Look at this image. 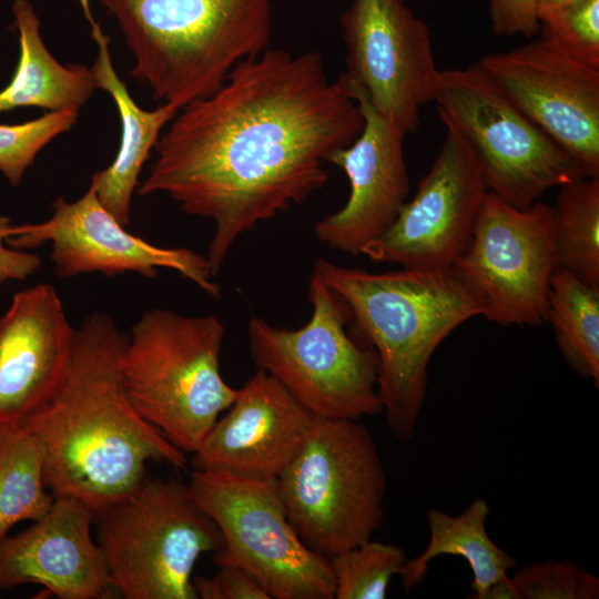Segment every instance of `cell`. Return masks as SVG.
<instances>
[{
    "label": "cell",
    "instance_id": "obj_22",
    "mask_svg": "<svg viewBox=\"0 0 599 599\" xmlns=\"http://www.w3.org/2000/svg\"><path fill=\"white\" fill-rule=\"evenodd\" d=\"M490 507L484 498H477L458 515L438 509L427 511L429 541L415 558L407 559L398 575L406 593L424 581L429 564L441 555L464 558L473 572L468 598L484 599L488 588L508 578V571L517 566L514 557L498 547L488 536L486 520Z\"/></svg>",
    "mask_w": 599,
    "mask_h": 599
},
{
    "label": "cell",
    "instance_id": "obj_18",
    "mask_svg": "<svg viewBox=\"0 0 599 599\" xmlns=\"http://www.w3.org/2000/svg\"><path fill=\"white\" fill-rule=\"evenodd\" d=\"M226 410L193 453V469L277 479L302 448L315 418L258 368Z\"/></svg>",
    "mask_w": 599,
    "mask_h": 599
},
{
    "label": "cell",
    "instance_id": "obj_12",
    "mask_svg": "<svg viewBox=\"0 0 599 599\" xmlns=\"http://www.w3.org/2000/svg\"><path fill=\"white\" fill-rule=\"evenodd\" d=\"M341 27L344 79L405 134L416 132L422 106L434 101L440 71L426 22L404 0H349Z\"/></svg>",
    "mask_w": 599,
    "mask_h": 599
},
{
    "label": "cell",
    "instance_id": "obj_10",
    "mask_svg": "<svg viewBox=\"0 0 599 599\" xmlns=\"http://www.w3.org/2000/svg\"><path fill=\"white\" fill-rule=\"evenodd\" d=\"M434 101L444 125L473 152L487 191L504 202L526 207L546 191L586 177L477 63L439 71Z\"/></svg>",
    "mask_w": 599,
    "mask_h": 599
},
{
    "label": "cell",
    "instance_id": "obj_5",
    "mask_svg": "<svg viewBox=\"0 0 599 599\" xmlns=\"http://www.w3.org/2000/svg\"><path fill=\"white\" fill-rule=\"evenodd\" d=\"M225 335L215 315L144 312L122 349V382L133 407L183 453L193 454L237 389L221 375Z\"/></svg>",
    "mask_w": 599,
    "mask_h": 599
},
{
    "label": "cell",
    "instance_id": "obj_30",
    "mask_svg": "<svg viewBox=\"0 0 599 599\" xmlns=\"http://www.w3.org/2000/svg\"><path fill=\"white\" fill-rule=\"evenodd\" d=\"M212 577L197 576L192 585L202 599H271L245 571L233 566H221Z\"/></svg>",
    "mask_w": 599,
    "mask_h": 599
},
{
    "label": "cell",
    "instance_id": "obj_2",
    "mask_svg": "<svg viewBox=\"0 0 599 599\" xmlns=\"http://www.w3.org/2000/svg\"><path fill=\"white\" fill-rule=\"evenodd\" d=\"M125 341L111 316L84 317L60 389L19 427L43 446L51 494L79 499L92 511L138 486L149 461L187 464L185 453L128 398L120 367Z\"/></svg>",
    "mask_w": 599,
    "mask_h": 599
},
{
    "label": "cell",
    "instance_id": "obj_32",
    "mask_svg": "<svg viewBox=\"0 0 599 599\" xmlns=\"http://www.w3.org/2000/svg\"><path fill=\"white\" fill-rule=\"evenodd\" d=\"M11 227L10 219L0 215V283L27 280L42 264L37 254L7 244Z\"/></svg>",
    "mask_w": 599,
    "mask_h": 599
},
{
    "label": "cell",
    "instance_id": "obj_20",
    "mask_svg": "<svg viewBox=\"0 0 599 599\" xmlns=\"http://www.w3.org/2000/svg\"><path fill=\"white\" fill-rule=\"evenodd\" d=\"M92 37L98 57L91 69L97 88L112 97L121 122V143L113 162L93 174L91 182L101 204L123 225L131 221V201L142 167L165 124L179 109L163 103L154 110L141 109L118 77L111 60L109 38L92 18Z\"/></svg>",
    "mask_w": 599,
    "mask_h": 599
},
{
    "label": "cell",
    "instance_id": "obj_13",
    "mask_svg": "<svg viewBox=\"0 0 599 599\" xmlns=\"http://www.w3.org/2000/svg\"><path fill=\"white\" fill-rule=\"evenodd\" d=\"M48 242L60 277L89 273L154 277L159 268H170L211 297H219L222 291L205 255L185 247L156 246L130 233L101 204L92 182L77 201L58 197L50 219L12 225L7 237L9 246L24 251Z\"/></svg>",
    "mask_w": 599,
    "mask_h": 599
},
{
    "label": "cell",
    "instance_id": "obj_29",
    "mask_svg": "<svg viewBox=\"0 0 599 599\" xmlns=\"http://www.w3.org/2000/svg\"><path fill=\"white\" fill-rule=\"evenodd\" d=\"M541 38L599 68V0H580L540 20Z\"/></svg>",
    "mask_w": 599,
    "mask_h": 599
},
{
    "label": "cell",
    "instance_id": "obj_21",
    "mask_svg": "<svg viewBox=\"0 0 599 599\" xmlns=\"http://www.w3.org/2000/svg\"><path fill=\"white\" fill-rule=\"evenodd\" d=\"M12 11L20 55L12 80L0 91V112L20 106H38L49 112L79 111L97 88L91 69L63 65L51 55L40 33L39 18L28 0H14Z\"/></svg>",
    "mask_w": 599,
    "mask_h": 599
},
{
    "label": "cell",
    "instance_id": "obj_24",
    "mask_svg": "<svg viewBox=\"0 0 599 599\" xmlns=\"http://www.w3.org/2000/svg\"><path fill=\"white\" fill-rule=\"evenodd\" d=\"M552 237L558 268L599 287V177L559 186Z\"/></svg>",
    "mask_w": 599,
    "mask_h": 599
},
{
    "label": "cell",
    "instance_id": "obj_1",
    "mask_svg": "<svg viewBox=\"0 0 599 599\" xmlns=\"http://www.w3.org/2000/svg\"><path fill=\"white\" fill-rule=\"evenodd\" d=\"M363 125L346 83L328 79L319 52L268 48L177 111L138 193H165L184 213L214 222L205 256L216 276L242 234L326 185L324 164Z\"/></svg>",
    "mask_w": 599,
    "mask_h": 599
},
{
    "label": "cell",
    "instance_id": "obj_23",
    "mask_svg": "<svg viewBox=\"0 0 599 599\" xmlns=\"http://www.w3.org/2000/svg\"><path fill=\"white\" fill-rule=\"evenodd\" d=\"M546 321L566 363L599 384V287L558 268L550 283Z\"/></svg>",
    "mask_w": 599,
    "mask_h": 599
},
{
    "label": "cell",
    "instance_id": "obj_28",
    "mask_svg": "<svg viewBox=\"0 0 599 599\" xmlns=\"http://www.w3.org/2000/svg\"><path fill=\"white\" fill-rule=\"evenodd\" d=\"M510 578L519 599L599 598V578L570 560L530 562Z\"/></svg>",
    "mask_w": 599,
    "mask_h": 599
},
{
    "label": "cell",
    "instance_id": "obj_6",
    "mask_svg": "<svg viewBox=\"0 0 599 599\" xmlns=\"http://www.w3.org/2000/svg\"><path fill=\"white\" fill-rule=\"evenodd\" d=\"M276 481L292 527L327 558L372 539L383 524L386 473L373 435L357 420L315 417Z\"/></svg>",
    "mask_w": 599,
    "mask_h": 599
},
{
    "label": "cell",
    "instance_id": "obj_3",
    "mask_svg": "<svg viewBox=\"0 0 599 599\" xmlns=\"http://www.w3.org/2000/svg\"><path fill=\"white\" fill-rule=\"evenodd\" d=\"M313 272L342 305L378 358V394L388 429L409 441L428 386V365L441 342L481 314L451 268L373 273L317 258Z\"/></svg>",
    "mask_w": 599,
    "mask_h": 599
},
{
    "label": "cell",
    "instance_id": "obj_9",
    "mask_svg": "<svg viewBox=\"0 0 599 599\" xmlns=\"http://www.w3.org/2000/svg\"><path fill=\"white\" fill-rule=\"evenodd\" d=\"M187 485L221 531L217 567L242 569L271 599H334L329 560L292 527L276 479L193 469Z\"/></svg>",
    "mask_w": 599,
    "mask_h": 599
},
{
    "label": "cell",
    "instance_id": "obj_33",
    "mask_svg": "<svg viewBox=\"0 0 599 599\" xmlns=\"http://www.w3.org/2000/svg\"><path fill=\"white\" fill-rule=\"evenodd\" d=\"M484 599H519L510 577L494 583L486 591Z\"/></svg>",
    "mask_w": 599,
    "mask_h": 599
},
{
    "label": "cell",
    "instance_id": "obj_14",
    "mask_svg": "<svg viewBox=\"0 0 599 599\" xmlns=\"http://www.w3.org/2000/svg\"><path fill=\"white\" fill-rule=\"evenodd\" d=\"M478 67L578 164L599 177V68L544 38L480 58Z\"/></svg>",
    "mask_w": 599,
    "mask_h": 599
},
{
    "label": "cell",
    "instance_id": "obj_19",
    "mask_svg": "<svg viewBox=\"0 0 599 599\" xmlns=\"http://www.w3.org/2000/svg\"><path fill=\"white\" fill-rule=\"evenodd\" d=\"M92 527L90 507L54 496L44 517L0 542V590L38 583L60 599L114 598V581Z\"/></svg>",
    "mask_w": 599,
    "mask_h": 599
},
{
    "label": "cell",
    "instance_id": "obj_25",
    "mask_svg": "<svg viewBox=\"0 0 599 599\" xmlns=\"http://www.w3.org/2000/svg\"><path fill=\"white\" fill-rule=\"evenodd\" d=\"M44 449L21 428L0 429V542L23 520H39L54 496L45 491Z\"/></svg>",
    "mask_w": 599,
    "mask_h": 599
},
{
    "label": "cell",
    "instance_id": "obj_17",
    "mask_svg": "<svg viewBox=\"0 0 599 599\" xmlns=\"http://www.w3.org/2000/svg\"><path fill=\"white\" fill-rule=\"evenodd\" d=\"M77 329L49 283L13 295L0 317V429L19 428L58 393Z\"/></svg>",
    "mask_w": 599,
    "mask_h": 599
},
{
    "label": "cell",
    "instance_id": "obj_16",
    "mask_svg": "<svg viewBox=\"0 0 599 599\" xmlns=\"http://www.w3.org/2000/svg\"><path fill=\"white\" fill-rule=\"evenodd\" d=\"M345 81L364 119L358 136L333 153L327 163L341 167L349 181V195L338 211L314 226L318 241L331 250L362 255L363 248L393 224L409 193L404 158L405 133L378 113L364 93Z\"/></svg>",
    "mask_w": 599,
    "mask_h": 599
},
{
    "label": "cell",
    "instance_id": "obj_27",
    "mask_svg": "<svg viewBox=\"0 0 599 599\" xmlns=\"http://www.w3.org/2000/svg\"><path fill=\"white\" fill-rule=\"evenodd\" d=\"M78 111L47 112L21 124H0V172L13 186L20 184L37 154L54 138L69 131Z\"/></svg>",
    "mask_w": 599,
    "mask_h": 599
},
{
    "label": "cell",
    "instance_id": "obj_11",
    "mask_svg": "<svg viewBox=\"0 0 599 599\" xmlns=\"http://www.w3.org/2000/svg\"><path fill=\"white\" fill-rule=\"evenodd\" d=\"M450 268L488 322L544 324L558 270L552 207L541 202L517 207L487 191L470 241Z\"/></svg>",
    "mask_w": 599,
    "mask_h": 599
},
{
    "label": "cell",
    "instance_id": "obj_31",
    "mask_svg": "<svg viewBox=\"0 0 599 599\" xmlns=\"http://www.w3.org/2000/svg\"><path fill=\"white\" fill-rule=\"evenodd\" d=\"M493 32L530 38L539 31L536 0H489Z\"/></svg>",
    "mask_w": 599,
    "mask_h": 599
},
{
    "label": "cell",
    "instance_id": "obj_26",
    "mask_svg": "<svg viewBox=\"0 0 599 599\" xmlns=\"http://www.w3.org/2000/svg\"><path fill=\"white\" fill-rule=\"evenodd\" d=\"M328 560L335 581L334 599H384L407 555L402 547L369 539Z\"/></svg>",
    "mask_w": 599,
    "mask_h": 599
},
{
    "label": "cell",
    "instance_id": "obj_15",
    "mask_svg": "<svg viewBox=\"0 0 599 599\" xmlns=\"http://www.w3.org/2000/svg\"><path fill=\"white\" fill-rule=\"evenodd\" d=\"M486 194L473 152L446 126L441 148L414 197L362 255L403 268H450L470 241Z\"/></svg>",
    "mask_w": 599,
    "mask_h": 599
},
{
    "label": "cell",
    "instance_id": "obj_8",
    "mask_svg": "<svg viewBox=\"0 0 599 599\" xmlns=\"http://www.w3.org/2000/svg\"><path fill=\"white\" fill-rule=\"evenodd\" d=\"M308 300L312 316L298 329L278 328L258 316L250 318L254 364L315 417L358 420L383 413L376 352L347 333L342 305L314 272Z\"/></svg>",
    "mask_w": 599,
    "mask_h": 599
},
{
    "label": "cell",
    "instance_id": "obj_4",
    "mask_svg": "<svg viewBox=\"0 0 599 599\" xmlns=\"http://www.w3.org/2000/svg\"><path fill=\"white\" fill-rule=\"evenodd\" d=\"M134 57L132 78L177 108L270 48L273 0H99Z\"/></svg>",
    "mask_w": 599,
    "mask_h": 599
},
{
    "label": "cell",
    "instance_id": "obj_7",
    "mask_svg": "<svg viewBox=\"0 0 599 599\" xmlns=\"http://www.w3.org/2000/svg\"><path fill=\"white\" fill-rule=\"evenodd\" d=\"M97 544L124 599H196L192 571L223 538L187 484L145 477L92 511Z\"/></svg>",
    "mask_w": 599,
    "mask_h": 599
},
{
    "label": "cell",
    "instance_id": "obj_34",
    "mask_svg": "<svg viewBox=\"0 0 599 599\" xmlns=\"http://www.w3.org/2000/svg\"><path fill=\"white\" fill-rule=\"evenodd\" d=\"M578 1L580 0H536L539 23L545 17L565 9Z\"/></svg>",
    "mask_w": 599,
    "mask_h": 599
}]
</instances>
